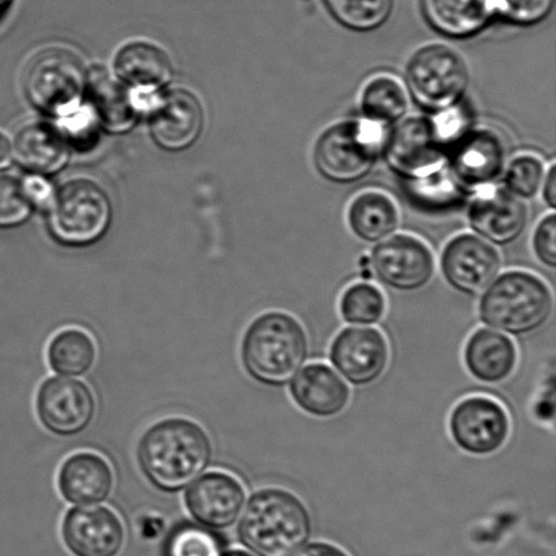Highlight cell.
<instances>
[{"label": "cell", "mask_w": 556, "mask_h": 556, "mask_svg": "<svg viewBox=\"0 0 556 556\" xmlns=\"http://www.w3.org/2000/svg\"><path fill=\"white\" fill-rule=\"evenodd\" d=\"M212 443L208 433L188 418H166L141 435L138 460L152 486L165 493L187 489L208 467Z\"/></svg>", "instance_id": "cell-1"}, {"label": "cell", "mask_w": 556, "mask_h": 556, "mask_svg": "<svg viewBox=\"0 0 556 556\" xmlns=\"http://www.w3.org/2000/svg\"><path fill=\"white\" fill-rule=\"evenodd\" d=\"M307 332L291 314L269 311L255 318L244 332L241 359L257 383L282 389L293 380L308 358Z\"/></svg>", "instance_id": "cell-2"}, {"label": "cell", "mask_w": 556, "mask_h": 556, "mask_svg": "<svg viewBox=\"0 0 556 556\" xmlns=\"http://www.w3.org/2000/svg\"><path fill=\"white\" fill-rule=\"evenodd\" d=\"M238 533L243 546L257 556H292L313 535V519L298 495L263 489L250 497Z\"/></svg>", "instance_id": "cell-3"}, {"label": "cell", "mask_w": 556, "mask_h": 556, "mask_svg": "<svg viewBox=\"0 0 556 556\" xmlns=\"http://www.w3.org/2000/svg\"><path fill=\"white\" fill-rule=\"evenodd\" d=\"M554 313L552 289L541 277L525 270L498 276L481 294L479 319L492 329L514 337L542 329Z\"/></svg>", "instance_id": "cell-4"}, {"label": "cell", "mask_w": 556, "mask_h": 556, "mask_svg": "<svg viewBox=\"0 0 556 556\" xmlns=\"http://www.w3.org/2000/svg\"><path fill=\"white\" fill-rule=\"evenodd\" d=\"M384 138V128L364 118L331 125L316 140L315 168L327 181L357 182L372 172Z\"/></svg>", "instance_id": "cell-5"}, {"label": "cell", "mask_w": 556, "mask_h": 556, "mask_svg": "<svg viewBox=\"0 0 556 556\" xmlns=\"http://www.w3.org/2000/svg\"><path fill=\"white\" fill-rule=\"evenodd\" d=\"M405 79L414 102L438 114L459 105L470 86V68L455 48L429 43L408 59Z\"/></svg>", "instance_id": "cell-6"}, {"label": "cell", "mask_w": 556, "mask_h": 556, "mask_svg": "<svg viewBox=\"0 0 556 556\" xmlns=\"http://www.w3.org/2000/svg\"><path fill=\"white\" fill-rule=\"evenodd\" d=\"M86 74L80 58L70 49H42L26 65L25 94L41 112L67 117L79 109L85 96Z\"/></svg>", "instance_id": "cell-7"}, {"label": "cell", "mask_w": 556, "mask_h": 556, "mask_svg": "<svg viewBox=\"0 0 556 556\" xmlns=\"http://www.w3.org/2000/svg\"><path fill=\"white\" fill-rule=\"evenodd\" d=\"M49 230L59 243L85 248L100 241L112 222V203L105 190L89 179H73L54 194L49 208Z\"/></svg>", "instance_id": "cell-8"}, {"label": "cell", "mask_w": 556, "mask_h": 556, "mask_svg": "<svg viewBox=\"0 0 556 556\" xmlns=\"http://www.w3.org/2000/svg\"><path fill=\"white\" fill-rule=\"evenodd\" d=\"M381 155L392 173L416 182L444 170L450 146L441 138L433 117L410 116L386 136Z\"/></svg>", "instance_id": "cell-9"}, {"label": "cell", "mask_w": 556, "mask_h": 556, "mask_svg": "<svg viewBox=\"0 0 556 556\" xmlns=\"http://www.w3.org/2000/svg\"><path fill=\"white\" fill-rule=\"evenodd\" d=\"M509 143L500 130L470 128L450 151L446 172L463 194L495 187L509 163Z\"/></svg>", "instance_id": "cell-10"}, {"label": "cell", "mask_w": 556, "mask_h": 556, "mask_svg": "<svg viewBox=\"0 0 556 556\" xmlns=\"http://www.w3.org/2000/svg\"><path fill=\"white\" fill-rule=\"evenodd\" d=\"M374 275L384 287L397 292H417L434 276L432 250L421 239L407 233L379 242L369 257Z\"/></svg>", "instance_id": "cell-11"}, {"label": "cell", "mask_w": 556, "mask_h": 556, "mask_svg": "<svg viewBox=\"0 0 556 556\" xmlns=\"http://www.w3.org/2000/svg\"><path fill=\"white\" fill-rule=\"evenodd\" d=\"M455 444L472 456H490L503 448L510 434V418L493 397L468 396L457 403L450 417Z\"/></svg>", "instance_id": "cell-12"}, {"label": "cell", "mask_w": 556, "mask_h": 556, "mask_svg": "<svg viewBox=\"0 0 556 556\" xmlns=\"http://www.w3.org/2000/svg\"><path fill=\"white\" fill-rule=\"evenodd\" d=\"M37 417L52 434L71 438L85 432L96 417V396L84 381L54 376L40 386Z\"/></svg>", "instance_id": "cell-13"}, {"label": "cell", "mask_w": 556, "mask_h": 556, "mask_svg": "<svg viewBox=\"0 0 556 556\" xmlns=\"http://www.w3.org/2000/svg\"><path fill=\"white\" fill-rule=\"evenodd\" d=\"M501 255L494 244L477 233H460L445 244L440 268L445 281L468 298L481 296L501 270Z\"/></svg>", "instance_id": "cell-14"}, {"label": "cell", "mask_w": 556, "mask_h": 556, "mask_svg": "<svg viewBox=\"0 0 556 556\" xmlns=\"http://www.w3.org/2000/svg\"><path fill=\"white\" fill-rule=\"evenodd\" d=\"M330 363L349 384H374L389 368V342L383 332L375 327H346L331 342Z\"/></svg>", "instance_id": "cell-15"}, {"label": "cell", "mask_w": 556, "mask_h": 556, "mask_svg": "<svg viewBox=\"0 0 556 556\" xmlns=\"http://www.w3.org/2000/svg\"><path fill=\"white\" fill-rule=\"evenodd\" d=\"M205 123L199 97L185 89L168 90L152 102L150 130L161 149L178 152L199 140Z\"/></svg>", "instance_id": "cell-16"}, {"label": "cell", "mask_w": 556, "mask_h": 556, "mask_svg": "<svg viewBox=\"0 0 556 556\" xmlns=\"http://www.w3.org/2000/svg\"><path fill=\"white\" fill-rule=\"evenodd\" d=\"M247 492L236 477L212 471L199 477L185 494V504L193 519L206 528L226 530L242 515Z\"/></svg>", "instance_id": "cell-17"}, {"label": "cell", "mask_w": 556, "mask_h": 556, "mask_svg": "<svg viewBox=\"0 0 556 556\" xmlns=\"http://www.w3.org/2000/svg\"><path fill=\"white\" fill-rule=\"evenodd\" d=\"M62 536L75 556H117L125 542L119 517L105 506L74 508L64 516Z\"/></svg>", "instance_id": "cell-18"}, {"label": "cell", "mask_w": 556, "mask_h": 556, "mask_svg": "<svg viewBox=\"0 0 556 556\" xmlns=\"http://www.w3.org/2000/svg\"><path fill=\"white\" fill-rule=\"evenodd\" d=\"M473 195L476 198L468 208V223L477 236L497 247H506L526 231L528 208L525 200L498 187Z\"/></svg>", "instance_id": "cell-19"}, {"label": "cell", "mask_w": 556, "mask_h": 556, "mask_svg": "<svg viewBox=\"0 0 556 556\" xmlns=\"http://www.w3.org/2000/svg\"><path fill=\"white\" fill-rule=\"evenodd\" d=\"M289 394L300 410L320 419L340 416L352 397L346 381L324 363H311L300 369Z\"/></svg>", "instance_id": "cell-20"}, {"label": "cell", "mask_w": 556, "mask_h": 556, "mask_svg": "<svg viewBox=\"0 0 556 556\" xmlns=\"http://www.w3.org/2000/svg\"><path fill=\"white\" fill-rule=\"evenodd\" d=\"M85 94L96 119L108 132H128L138 122V98L103 65L96 64L87 70Z\"/></svg>", "instance_id": "cell-21"}, {"label": "cell", "mask_w": 556, "mask_h": 556, "mask_svg": "<svg viewBox=\"0 0 556 556\" xmlns=\"http://www.w3.org/2000/svg\"><path fill=\"white\" fill-rule=\"evenodd\" d=\"M59 492L73 505H96L109 498L114 486L111 465L101 455L79 452L60 467Z\"/></svg>", "instance_id": "cell-22"}, {"label": "cell", "mask_w": 556, "mask_h": 556, "mask_svg": "<svg viewBox=\"0 0 556 556\" xmlns=\"http://www.w3.org/2000/svg\"><path fill=\"white\" fill-rule=\"evenodd\" d=\"M114 74L129 89L151 94L170 84L174 68L165 49L147 41H134L119 49L114 59Z\"/></svg>", "instance_id": "cell-23"}, {"label": "cell", "mask_w": 556, "mask_h": 556, "mask_svg": "<svg viewBox=\"0 0 556 556\" xmlns=\"http://www.w3.org/2000/svg\"><path fill=\"white\" fill-rule=\"evenodd\" d=\"M427 24L439 35L465 40L486 29L495 16L494 0H421Z\"/></svg>", "instance_id": "cell-24"}, {"label": "cell", "mask_w": 556, "mask_h": 556, "mask_svg": "<svg viewBox=\"0 0 556 556\" xmlns=\"http://www.w3.org/2000/svg\"><path fill=\"white\" fill-rule=\"evenodd\" d=\"M465 364L473 379L484 384H501L514 375L517 349L509 337L492 329H479L468 338Z\"/></svg>", "instance_id": "cell-25"}, {"label": "cell", "mask_w": 556, "mask_h": 556, "mask_svg": "<svg viewBox=\"0 0 556 556\" xmlns=\"http://www.w3.org/2000/svg\"><path fill=\"white\" fill-rule=\"evenodd\" d=\"M13 155L25 170L41 177L62 170L68 163L70 150L62 130L48 124H30L16 134Z\"/></svg>", "instance_id": "cell-26"}, {"label": "cell", "mask_w": 556, "mask_h": 556, "mask_svg": "<svg viewBox=\"0 0 556 556\" xmlns=\"http://www.w3.org/2000/svg\"><path fill=\"white\" fill-rule=\"evenodd\" d=\"M348 225L363 242L379 243L394 236L401 215L395 201L379 190H365L348 208Z\"/></svg>", "instance_id": "cell-27"}, {"label": "cell", "mask_w": 556, "mask_h": 556, "mask_svg": "<svg viewBox=\"0 0 556 556\" xmlns=\"http://www.w3.org/2000/svg\"><path fill=\"white\" fill-rule=\"evenodd\" d=\"M410 101L405 85L395 76L380 74L370 78L359 96L363 118L381 128L394 127L405 118Z\"/></svg>", "instance_id": "cell-28"}, {"label": "cell", "mask_w": 556, "mask_h": 556, "mask_svg": "<svg viewBox=\"0 0 556 556\" xmlns=\"http://www.w3.org/2000/svg\"><path fill=\"white\" fill-rule=\"evenodd\" d=\"M48 364L54 374L74 378L94 367L97 346L89 332L70 327L59 331L48 345Z\"/></svg>", "instance_id": "cell-29"}, {"label": "cell", "mask_w": 556, "mask_h": 556, "mask_svg": "<svg viewBox=\"0 0 556 556\" xmlns=\"http://www.w3.org/2000/svg\"><path fill=\"white\" fill-rule=\"evenodd\" d=\"M327 11L348 30L368 33L389 21L394 0H324Z\"/></svg>", "instance_id": "cell-30"}, {"label": "cell", "mask_w": 556, "mask_h": 556, "mask_svg": "<svg viewBox=\"0 0 556 556\" xmlns=\"http://www.w3.org/2000/svg\"><path fill=\"white\" fill-rule=\"evenodd\" d=\"M386 298L379 287L359 281L349 286L340 300V313L348 325H378L386 314Z\"/></svg>", "instance_id": "cell-31"}, {"label": "cell", "mask_w": 556, "mask_h": 556, "mask_svg": "<svg viewBox=\"0 0 556 556\" xmlns=\"http://www.w3.org/2000/svg\"><path fill=\"white\" fill-rule=\"evenodd\" d=\"M546 172V165L538 155H517L506 166L505 189L521 200L536 198L542 190Z\"/></svg>", "instance_id": "cell-32"}, {"label": "cell", "mask_w": 556, "mask_h": 556, "mask_svg": "<svg viewBox=\"0 0 556 556\" xmlns=\"http://www.w3.org/2000/svg\"><path fill=\"white\" fill-rule=\"evenodd\" d=\"M167 556H222L219 539L198 526H182L167 542Z\"/></svg>", "instance_id": "cell-33"}, {"label": "cell", "mask_w": 556, "mask_h": 556, "mask_svg": "<svg viewBox=\"0 0 556 556\" xmlns=\"http://www.w3.org/2000/svg\"><path fill=\"white\" fill-rule=\"evenodd\" d=\"M33 204L24 184L18 179L0 176V228H13L29 219Z\"/></svg>", "instance_id": "cell-34"}, {"label": "cell", "mask_w": 556, "mask_h": 556, "mask_svg": "<svg viewBox=\"0 0 556 556\" xmlns=\"http://www.w3.org/2000/svg\"><path fill=\"white\" fill-rule=\"evenodd\" d=\"M495 15L516 26H533L546 20L555 0H494Z\"/></svg>", "instance_id": "cell-35"}, {"label": "cell", "mask_w": 556, "mask_h": 556, "mask_svg": "<svg viewBox=\"0 0 556 556\" xmlns=\"http://www.w3.org/2000/svg\"><path fill=\"white\" fill-rule=\"evenodd\" d=\"M533 252L549 269L556 266V215L544 216L533 233Z\"/></svg>", "instance_id": "cell-36"}, {"label": "cell", "mask_w": 556, "mask_h": 556, "mask_svg": "<svg viewBox=\"0 0 556 556\" xmlns=\"http://www.w3.org/2000/svg\"><path fill=\"white\" fill-rule=\"evenodd\" d=\"M68 122L64 124V135L67 143L89 146L96 140L94 122L87 113L76 111L67 116Z\"/></svg>", "instance_id": "cell-37"}, {"label": "cell", "mask_w": 556, "mask_h": 556, "mask_svg": "<svg viewBox=\"0 0 556 556\" xmlns=\"http://www.w3.org/2000/svg\"><path fill=\"white\" fill-rule=\"evenodd\" d=\"M24 188L33 205L46 204L51 199V187L40 176L27 179Z\"/></svg>", "instance_id": "cell-38"}, {"label": "cell", "mask_w": 556, "mask_h": 556, "mask_svg": "<svg viewBox=\"0 0 556 556\" xmlns=\"http://www.w3.org/2000/svg\"><path fill=\"white\" fill-rule=\"evenodd\" d=\"M292 556H351L336 544L326 542L307 543Z\"/></svg>", "instance_id": "cell-39"}, {"label": "cell", "mask_w": 556, "mask_h": 556, "mask_svg": "<svg viewBox=\"0 0 556 556\" xmlns=\"http://www.w3.org/2000/svg\"><path fill=\"white\" fill-rule=\"evenodd\" d=\"M542 193L544 203L548 205L549 210H555L556 206V167L555 163H552V166L548 167L546 172V177H544V181L542 185Z\"/></svg>", "instance_id": "cell-40"}, {"label": "cell", "mask_w": 556, "mask_h": 556, "mask_svg": "<svg viewBox=\"0 0 556 556\" xmlns=\"http://www.w3.org/2000/svg\"><path fill=\"white\" fill-rule=\"evenodd\" d=\"M13 157V143H11L8 136L0 132V170L9 167Z\"/></svg>", "instance_id": "cell-41"}, {"label": "cell", "mask_w": 556, "mask_h": 556, "mask_svg": "<svg viewBox=\"0 0 556 556\" xmlns=\"http://www.w3.org/2000/svg\"><path fill=\"white\" fill-rule=\"evenodd\" d=\"M222 556H254L253 554L242 552V549H232V552H228Z\"/></svg>", "instance_id": "cell-42"}]
</instances>
